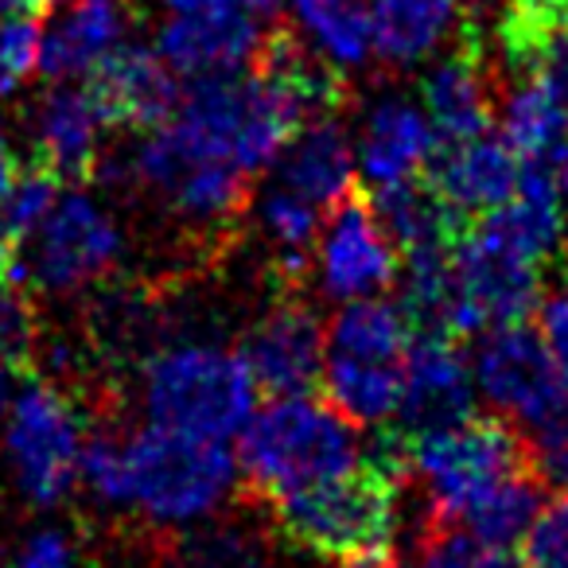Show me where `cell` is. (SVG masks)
<instances>
[{"label":"cell","instance_id":"6da1fadb","mask_svg":"<svg viewBox=\"0 0 568 568\" xmlns=\"http://www.w3.org/2000/svg\"><path fill=\"white\" fill-rule=\"evenodd\" d=\"M358 459L363 440L355 420L308 394L273 397L268 409L245 420L237 444V471L245 475L253 498L265 503L347 475Z\"/></svg>","mask_w":568,"mask_h":568},{"label":"cell","instance_id":"7a4b0ae2","mask_svg":"<svg viewBox=\"0 0 568 568\" xmlns=\"http://www.w3.org/2000/svg\"><path fill=\"white\" fill-rule=\"evenodd\" d=\"M253 386L237 351L175 343L144 358L149 425L203 440H230L253 417Z\"/></svg>","mask_w":568,"mask_h":568},{"label":"cell","instance_id":"3957f363","mask_svg":"<svg viewBox=\"0 0 568 568\" xmlns=\"http://www.w3.org/2000/svg\"><path fill=\"white\" fill-rule=\"evenodd\" d=\"M402 487L405 479L363 456L347 475L273 498L268 510L276 534L288 545L320 557H347L366 545L389 541Z\"/></svg>","mask_w":568,"mask_h":568},{"label":"cell","instance_id":"277c9868","mask_svg":"<svg viewBox=\"0 0 568 568\" xmlns=\"http://www.w3.org/2000/svg\"><path fill=\"white\" fill-rule=\"evenodd\" d=\"M129 498L160 526H187L222 506L237 479L226 440L183 436L172 428H141L125 440Z\"/></svg>","mask_w":568,"mask_h":568},{"label":"cell","instance_id":"5b68a950","mask_svg":"<svg viewBox=\"0 0 568 568\" xmlns=\"http://www.w3.org/2000/svg\"><path fill=\"white\" fill-rule=\"evenodd\" d=\"M534 440L506 417H467L444 433L413 440V475L428 495V518L456 521L483 490L506 475L534 467Z\"/></svg>","mask_w":568,"mask_h":568},{"label":"cell","instance_id":"8992f818","mask_svg":"<svg viewBox=\"0 0 568 568\" xmlns=\"http://www.w3.org/2000/svg\"><path fill=\"white\" fill-rule=\"evenodd\" d=\"M4 456L32 506H59L79 479L82 420L59 386L32 378L9 405Z\"/></svg>","mask_w":568,"mask_h":568},{"label":"cell","instance_id":"52a82bcc","mask_svg":"<svg viewBox=\"0 0 568 568\" xmlns=\"http://www.w3.org/2000/svg\"><path fill=\"white\" fill-rule=\"evenodd\" d=\"M475 386L498 413H506V420L526 433H537L568 402L565 374L541 327H529V320L490 327L475 351Z\"/></svg>","mask_w":568,"mask_h":568},{"label":"cell","instance_id":"ba28073f","mask_svg":"<svg viewBox=\"0 0 568 568\" xmlns=\"http://www.w3.org/2000/svg\"><path fill=\"white\" fill-rule=\"evenodd\" d=\"M28 237L32 253H28V273L20 276H32L48 293L90 288L118 265L125 250L118 222L82 191H63Z\"/></svg>","mask_w":568,"mask_h":568},{"label":"cell","instance_id":"9c48e42d","mask_svg":"<svg viewBox=\"0 0 568 568\" xmlns=\"http://www.w3.org/2000/svg\"><path fill=\"white\" fill-rule=\"evenodd\" d=\"M237 355L268 397H301L324 378L327 332L304 293H281L242 335Z\"/></svg>","mask_w":568,"mask_h":568},{"label":"cell","instance_id":"30bf717a","mask_svg":"<svg viewBox=\"0 0 568 568\" xmlns=\"http://www.w3.org/2000/svg\"><path fill=\"white\" fill-rule=\"evenodd\" d=\"M316 245L324 293L343 304L386 293L402 268V253H397L394 237L382 226L371 195L358 183L327 211Z\"/></svg>","mask_w":568,"mask_h":568},{"label":"cell","instance_id":"8fae6325","mask_svg":"<svg viewBox=\"0 0 568 568\" xmlns=\"http://www.w3.org/2000/svg\"><path fill=\"white\" fill-rule=\"evenodd\" d=\"M452 273L475 335L483 327L518 324L541 308V265L483 230L479 222H471V230L452 250Z\"/></svg>","mask_w":568,"mask_h":568},{"label":"cell","instance_id":"7c38bea8","mask_svg":"<svg viewBox=\"0 0 568 568\" xmlns=\"http://www.w3.org/2000/svg\"><path fill=\"white\" fill-rule=\"evenodd\" d=\"M475 413V374L464 343L448 335H413L405 358V386L397 405V428L409 440L444 433Z\"/></svg>","mask_w":568,"mask_h":568},{"label":"cell","instance_id":"4fadbf2b","mask_svg":"<svg viewBox=\"0 0 568 568\" xmlns=\"http://www.w3.org/2000/svg\"><path fill=\"white\" fill-rule=\"evenodd\" d=\"M265 28L257 24V9L250 0H237L230 9L191 12L160 28L156 51L172 74L183 79H211V74L242 71L257 59Z\"/></svg>","mask_w":568,"mask_h":568},{"label":"cell","instance_id":"5bb4252c","mask_svg":"<svg viewBox=\"0 0 568 568\" xmlns=\"http://www.w3.org/2000/svg\"><path fill=\"white\" fill-rule=\"evenodd\" d=\"M87 90L102 110L105 125L133 129V133L164 125L180 102L172 67L160 59V51L141 48V43H118L90 71Z\"/></svg>","mask_w":568,"mask_h":568},{"label":"cell","instance_id":"9a60e30c","mask_svg":"<svg viewBox=\"0 0 568 568\" xmlns=\"http://www.w3.org/2000/svg\"><path fill=\"white\" fill-rule=\"evenodd\" d=\"M420 98H425V118L440 144L487 133L495 94H490L487 48H483L475 28H464L452 55L440 59L420 79Z\"/></svg>","mask_w":568,"mask_h":568},{"label":"cell","instance_id":"2e32d148","mask_svg":"<svg viewBox=\"0 0 568 568\" xmlns=\"http://www.w3.org/2000/svg\"><path fill=\"white\" fill-rule=\"evenodd\" d=\"M498 55L518 82H537L568 110V0H510L498 17Z\"/></svg>","mask_w":568,"mask_h":568},{"label":"cell","instance_id":"e0dca14e","mask_svg":"<svg viewBox=\"0 0 568 568\" xmlns=\"http://www.w3.org/2000/svg\"><path fill=\"white\" fill-rule=\"evenodd\" d=\"M105 118L87 87H55L36 102L32 144L36 164L48 168L59 183H87L102 168Z\"/></svg>","mask_w":568,"mask_h":568},{"label":"cell","instance_id":"ac0fdd59","mask_svg":"<svg viewBox=\"0 0 568 568\" xmlns=\"http://www.w3.org/2000/svg\"><path fill=\"white\" fill-rule=\"evenodd\" d=\"M428 183L467 219H483L518 191L521 160L503 136H467L436 149L425 168Z\"/></svg>","mask_w":568,"mask_h":568},{"label":"cell","instance_id":"d6986e66","mask_svg":"<svg viewBox=\"0 0 568 568\" xmlns=\"http://www.w3.org/2000/svg\"><path fill=\"white\" fill-rule=\"evenodd\" d=\"M133 28L129 0H63L59 17L40 36V74L71 82L90 74Z\"/></svg>","mask_w":568,"mask_h":568},{"label":"cell","instance_id":"ffe728a7","mask_svg":"<svg viewBox=\"0 0 568 568\" xmlns=\"http://www.w3.org/2000/svg\"><path fill=\"white\" fill-rule=\"evenodd\" d=\"M436 156V133L409 98H382L371 105L358 133L355 164L374 191L425 175Z\"/></svg>","mask_w":568,"mask_h":568},{"label":"cell","instance_id":"44dd1931","mask_svg":"<svg viewBox=\"0 0 568 568\" xmlns=\"http://www.w3.org/2000/svg\"><path fill=\"white\" fill-rule=\"evenodd\" d=\"M276 183L293 187L324 214L355 187V144L343 113L316 118L296 129L293 141L276 156Z\"/></svg>","mask_w":568,"mask_h":568},{"label":"cell","instance_id":"7402d4cb","mask_svg":"<svg viewBox=\"0 0 568 568\" xmlns=\"http://www.w3.org/2000/svg\"><path fill=\"white\" fill-rule=\"evenodd\" d=\"M545 471L541 467H521V471L506 475L503 483H495L490 490H483L471 506L456 518V526L464 529L471 541H479L483 549H518L526 537L529 521L537 518L545 498Z\"/></svg>","mask_w":568,"mask_h":568},{"label":"cell","instance_id":"603a6c76","mask_svg":"<svg viewBox=\"0 0 568 568\" xmlns=\"http://www.w3.org/2000/svg\"><path fill=\"white\" fill-rule=\"evenodd\" d=\"M456 20V0H371V40L386 67H413L436 51Z\"/></svg>","mask_w":568,"mask_h":568},{"label":"cell","instance_id":"cb8c5ba5","mask_svg":"<svg viewBox=\"0 0 568 568\" xmlns=\"http://www.w3.org/2000/svg\"><path fill=\"white\" fill-rule=\"evenodd\" d=\"M257 219L265 230L268 245L276 253L273 276L281 284V293H301L304 276L312 265V250H316L320 226H324V211L316 203H308L304 195H296L293 187L273 183V187L261 195Z\"/></svg>","mask_w":568,"mask_h":568},{"label":"cell","instance_id":"d4e9b609","mask_svg":"<svg viewBox=\"0 0 568 568\" xmlns=\"http://www.w3.org/2000/svg\"><path fill=\"white\" fill-rule=\"evenodd\" d=\"M327 402L355 425H386L402 405L405 363H366V358L324 355Z\"/></svg>","mask_w":568,"mask_h":568},{"label":"cell","instance_id":"484cf974","mask_svg":"<svg viewBox=\"0 0 568 568\" xmlns=\"http://www.w3.org/2000/svg\"><path fill=\"white\" fill-rule=\"evenodd\" d=\"M413 347V324L402 304L363 296L347 301V308L327 327V355L366 358V363H405Z\"/></svg>","mask_w":568,"mask_h":568},{"label":"cell","instance_id":"4316f807","mask_svg":"<svg viewBox=\"0 0 568 568\" xmlns=\"http://www.w3.org/2000/svg\"><path fill=\"white\" fill-rule=\"evenodd\" d=\"M172 568H273V545L242 518H199L172 541Z\"/></svg>","mask_w":568,"mask_h":568},{"label":"cell","instance_id":"83f0119b","mask_svg":"<svg viewBox=\"0 0 568 568\" xmlns=\"http://www.w3.org/2000/svg\"><path fill=\"white\" fill-rule=\"evenodd\" d=\"M296 24L332 67H363L371 55V0H293Z\"/></svg>","mask_w":568,"mask_h":568},{"label":"cell","instance_id":"f1b7e54d","mask_svg":"<svg viewBox=\"0 0 568 568\" xmlns=\"http://www.w3.org/2000/svg\"><path fill=\"white\" fill-rule=\"evenodd\" d=\"M503 141L518 160L549 156L568 141V110L537 82H518L503 105Z\"/></svg>","mask_w":568,"mask_h":568},{"label":"cell","instance_id":"f546056e","mask_svg":"<svg viewBox=\"0 0 568 568\" xmlns=\"http://www.w3.org/2000/svg\"><path fill=\"white\" fill-rule=\"evenodd\" d=\"M43 343V327L36 304L20 293L17 281H0V366L24 374L36 366V351Z\"/></svg>","mask_w":568,"mask_h":568},{"label":"cell","instance_id":"4dcf8cb0","mask_svg":"<svg viewBox=\"0 0 568 568\" xmlns=\"http://www.w3.org/2000/svg\"><path fill=\"white\" fill-rule=\"evenodd\" d=\"M79 475H82V483H87V490L102 506H113V510H125V506H133V498H129L125 440H118V436H110V433L87 440V444H82Z\"/></svg>","mask_w":568,"mask_h":568},{"label":"cell","instance_id":"1f68e13d","mask_svg":"<svg viewBox=\"0 0 568 568\" xmlns=\"http://www.w3.org/2000/svg\"><path fill=\"white\" fill-rule=\"evenodd\" d=\"M59 187H63V183H59L48 168H40V164L20 168L12 191L0 199V222H4V230H9L17 242L32 234L43 222V214L51 211V203L59 199Z\"/></svg>","mask_w":568,"mask_h":568},{"label":"cell","instance_id":"d6a6232c","mask_svg":"<svg viewBox=\"0 0 568 568\" xmlns=\"http://www.w3.org/2000/svg\"><path fill=\"white\" fill-rule=\"evenodd\" d=\"M40 36L36 17H0V102L17 94L40 67Z\"/></svg>","mask_w":568,"mask_h":568},{"label":"cell","instance_id":"836d02e7","mask_svg":"<svg viewBox=\"0 0 568 568\" xmlns=\"http://www.w3.org/2000/svg\"><path fill=\"white\" fill-rule=\"evenodd\" d=\"M521 560L529 568H568V490L545 503L521 537Z\"/></svg>","mask_w":568,"mask_h":568},{"label":"cell","instance_id":"e575fe53","mask_svg":"<svg viewBox=\"0 0 568 568\" xmlns=\"http://www.w3.org/2000/svg\"><path fill=\"white\" fill-rule=\"evenodd\" d=\"M417 568H487V549L464 534L456 521H433L420 545Z\"/></svg>","mask_w":568,"mask_h":568},{"label":"cell","instance_id":"d590c367","mask_svg":"<svg viewBox=\"0 0 568 568\" xmlns=\"http://www.w3.org/2000/svg\"><path fill=\"white\" fill-rule=\"evenodd\" d=\"M537 467L545 471V479L565 483L568 487V402L560 413H552L541 428H537V444H534Z\"/></svg>","mask_w":568,"mask_h":568},{"label":"cell","instance_id":"8d00e7d4","mask_svg":"<svg viewBox=\"0 0 568 568\" xmlns=\"http://www.w3.org/2000/svg\"><path fill=\"white\" fill-rule=\"evenodd\" d=\"M12 568H82V565L71 537L59 534V529H40V534H32L20 545Z\"/></svg>","mask_w":568,"mask_h":568},{"label":"cell","instance_id":"74e56055","mask_svg":"<svg viewBox=\"0 0 568 568\" xmlns=\"http://www.w3.org/2000/svg\"><path fill=\"white\" fill-rule=\"evenodd\" d=\"M541 335L568 382V265L560 273V284L549 293V301L541 304Z\"/></svg>","mask_w":568,"mask_h":568},{"label":"cell","instance_id":"f35d334b","mask_svg":"<svg viewBox=\"0 0 568 568\" xmlns=\"http://www.w3.org/2000/svg\"><path fill=\"white\" fill-rule=\"evenodd\" d=\"M339 568H402V560L389 549V541H382V545H366V549H355V552H347V557H339Z\"/></svg>","mask_w":568,"mask_h":568},{"label":"cell","instance_id":"ab89813d","mask_svg":"<svg viewBox=\"0 0 568 568\" xmlns=\"http://www.w3.org/2000/svg\"><path fill=\"white\" fill-rule=\"evenodd\" d=\"M20 156H17V149H12V141L4 133H0V199L9 195L12 191V183H17V175H20Z\"/></svg>","mask_w":568,"mask_h":568},{"label":"cell","instance_id":"60d3db41","mask_svg":"<svg viewBox=\"0 0 568 568\" xmlns=\"http://www.w3.org/2000/svg\"><path fill=\"white\" fill-rule=\"evenodd\" d=\"M17 237L0 222V281H20V257H17Z\"/></svg>","mask_w":568,"mask_h":568},{"label":"cell","instance_id":"b9f144b4","mask_svg":"<svg viewBox=\"0 0 568 568\" xmlns=\"http://www.w3.org/2000/svg\"><path fill=\"white\" fill-rule=\"evenodd\" d=\"M175 17H191V12H214V9H230L237 0H164Z\"/></svg>","mask_w":568,"mask_h":568},{"label":"cell","instance_id":"7bdbcfd3","mask_svg":"<svg viewBox=\"0 0 568 568\" xmlns=\"http://www.w3.org/2000/svg\"><path fill=\"white\" fill-rule=\"evenodd\" d=\"M51 4L59 0H0V17H40Z\"/></svg>","mask_w":568,"mask_h":568},{"label":"cell","instance_id":"ee69618b","mask_svg":"<svg viewBox=\"0 0 568 568\" xmlns=\"http://www.w3.org/2000/svg\"><path fill=\"white\" fill-rule=\"evenodd\" d=\"M537 160H549L552 172H557V180H560V191L568 195V141L560 144V149H552L549 156H537Z\"/></svg>","mask_w":568,"mask_h":568},{"label":"cell","instance_id":"f6af8a7d","mask_svg":"<svg viewBox=\"0 0 568 568\" xmlns=\"http://www.w3.org/2000/svg\"><path fill=\"white\" fill-rule=\"evenodd\" d=\"M12 378H17V374H12L9 366H0V417H4L12 405Z\"/></svg>","mask_w":568,"mask_h":568},{"label":"cell","instance_id":"bcb514c9","mask_svg":"<svg viewBox=\"0 0 568 568\" xmlns=\"http://www.w3.org/2000/svg\"><path fill=\"white\" fill-rule=\"evenodd\" d=\"M250 4H253L257 12H276V9L284 4V0H250Z\"/></svg>","mask_w":568,"mask_h":568}]
</instances>
